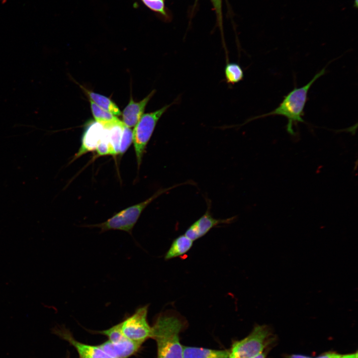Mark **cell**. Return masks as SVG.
<instances>
[{"label": "cell", "mask_w": 358, "mask_h": 358, "mask_svg": "<svg viewBox=\"0 0 358 358\" xmlns=\"http://www.w3.org/2000/svg\"><path fill=\"white\" fill-rule=\"evenodd\" d=\"M95 150L97 155L98 156L110 155V147L108 140L107 130L105 128L103 136L97 145Z\"/></svg>", "instance_id": "ffe728a7"}, {"label": "cell", "mask_w": 358, "mask_h": 358, "mask_svg": "<svg viewBox=\"0 0 358 358\" xmlns=\"http://www.w3.org/2000/svg\"><path fill=\"white\" fill-rule=\"evenodd\" d=\"M90 108L95 121L105 128L116 124L121 120L111 113L101 108L90 99Z\"/></svg>", "instance_id": "2e32d148"}, {"label": "cell", "mask_w": 358, "mask_h": 358, "mask_svg": "<svg viewBox=\"0 0 358 358\" xmlns=\"http://www.w3.org/2000/svg\"><path fill=\"white\" fill-rule=\"evenodd\" d=\"M144 4L151 9L166 15L163 0H142Z\"/></svg>", "instance_id": "44dd1931"}, {"label": "cell", "mask_w": 358, "mask_h": 358, "mask_svg": "<svg viewBox=\"0 0 358 358\" xmlns=\"http://www.w3.org/2000/svg\"><path fill=\"white\" fill-rule=\"evenodd\" d=\"M182 319L174 314H160L152 327L157 345V358H182L179 334L184 328Z\"/></svg>", "instance_id": "6da1fadb"}, {"label": "cell", "mask_w": 358, "mask_h": 358, "mask_svg": "<svg viewBox=\"0 0 358 358\" xmlns=\"http://www.w3.org/2000/svg\"><path fill=\"white\" fill-rule=\"evenodd\" d=\"M141 345L139 343L126 339L117 343L107 341L98 347L113 358H127L135 354Z\"/></svg>", "instance_id": "8fae6325"}, {"label": "cell", "mask_w": 358, "mask_h": 358, "mask_svg": "<svg viewBox=\"0 0 358 358\" xmlns=\"http://www.w3.org/2000/svg\"><path fill=\"white\" fill-rule=\"evenodd\" d=\"M224 72L226 82L229 84H236L243 79V71L241 66L237 63H227Z\"/></svg>", "instance_id": "e0dca14e"}, {"label": "cell", "mask_w": 358, "mask_h": 358, "mask_svg": "<svg viewBox=\"0 0 358 358\" xmlns=\"http://www.w3.org/2000/svg\"><path fill=\"white\" fill-rule=\"evenodd\" d=\"M174 103L166 105L153 112L143 114L135 125L132 131L133 142L138 167L141 163L145 149L159 120Z\"/></svg>", "instance_id": "5b68a950"}, {"label": "cell", "mask_w": 358, "mask_h": 358, "mask_svg": "<svg viewBox=\"0 0 358 358\" xmlns=\"http://www.w3.org/2000/svg\"><path fill=\"white\" fill-rule=\"evenodd\" d=\"M335 358H358V353L356 352V353L353 354L346 355L339 354Z\"/></svg>", "instance_id": "cb8c5ba5"}, {"label": "cell", "mask_w": 358, "mask_h": 358, "mask_svg": "<svg viewBox=\"0 0 358 358\" xmlns=\"http://www.w3.org/2000/svg\"><path fill=\"white\" fill-rule=\"evenodd\" d=\"M325 72L324 68L318 72L305 85L300 88L295 87L284 96L282 101L274 110L254 117L252 119L269 116H283L288 120L286 125L287 132L291 135H294L295 133L293 129V125H296L298 122H305L302 117L304 115V109L307 100L308 91L314 82L325 74Z\"/></svg>", "instance_id": "7a4b0ae2"}, {"label": "cell", "mask_w": 358, "mask_h": 358, "mask_svg": "<svg viewBox=\"0 0 358 358\" xmlns=\"http://www.w3.org/2000/svg\"><path fill=\"white\" fill-rule=\"evenodd\" d=\"M132 141L133 131L130 127L123 124L119 154L120 155L124 154L131 145Z\"/></svg>", "instance_id": "d6986e66"}, {"label": "cell", "mask_w": 358, "mask_h": 358, "mask_svg": "<svg viewBox=\"0 0 358 358\" xmlns=\"http://www.w3.org/2000/svg\"><path fill=\"white\" fill-rule=\"evenodd\" d=\"M266 356L267 353L266 352H262L252 358H266Z\"/></svg>", "instance_id": "484cf974"}, {"label": "cell", "mask_w": 358, "mask_h": 358, "mask_svg": "<svg viewBox=\"0 0 358 358\" xmlns=\"http://www.w3.org/2000/svg\"><path fill=\"white\" fill-rule=\"evenodd\" d=\"M288 358H312L311 357L301 355H291L288 356Z\"/></svg>", "instance_id": "d4e9b609"}, {"label": "cell", "mask_w": 358, "mask_h": 358, "mask_svg": "<svg viewBox=\"0 0 358 358\" xmlns=\"http://www.w3.org/2000/svg\"><path fill=\"white\" fill-rule=\"evenodd\" d=\"M234 218V217L223 219L214 218L208 209L202 216L187 229L184 234L194 241L204 236L215 226L230 223Z\"/></svg>", "instance_id": "52a82bcc"}, {"label": "cell", "mask_w": 358, "mask_h": 358, "mask_svg": "<svg viewBox=\"0 0 358 358\" xmlns=\"http://www.w3.org/2000/svg\"><path fill=\"white\" fill-rule=\"evenodd\" d=\"M152 90L145 98L138 102L134 101L130 97L129 102L124 108L122 113V122L126 126L131 128L134 126L143 115L145 107L155 94Z\"/></svg>", "instance_id": "30bf717a"}, {"label": "cell", "mask_w": 358, "mask_h": 358, "mask_svg": "<svg viewBox=\"0 0 358 358\" xmlns=\"http://www.w3.org/2000/svg\"><path fill=\"white\" fill-rule=\"evenodd\" d=\"M270 333L267 326L257 325L243 339L234 342L229 358H252L263 352L270 342Z\"/></svg>", "instance_id": "277c9868"}, {"label": "cell", "mask_w": 358, "mask_h": 358, "mask_svg": "<svg viewBox=\"0 0 358 358\" xmlns=\"http://www.w3.org/2000/svg\"><path fill=\"white\" fill-rule=\"evenodd\" d=\"M184 183L162 188L144 201L130 206L116 213L104 222L92 226L100 228L101 232L110 230H119L131 233L133 228L145 208L162 194Z\"/></svg>", "instance_id": "3957f363"}, {"label": "cell", "mask_w": 358, "mask_h": 358, "mask_svg": "<svg viewBox=\"0 0 358 358\" xmlns=\"http://www.w3.org/2000/svg\"><path fill=\"white\" fill-rule=\"evenodd\" d=\"M148 305L139 307L130 316L120 323L124 336L131 341L142 344L152 337V328L147 321Z\"/></svg>", "instance_id": "8992f818"}, {"label": "cell", "mask_w": 358, "mask_h": 358, "mask_svg": "<svg viewBox=\"0 0 358 358\" xmlns=\"http://www.w3.org/2000/svg\"><path fill=\"white\" fill-rule=\"evenodd\" d=\"M193 242L184 234L179 236L173 241L165 255V260H171L185 254L191 248Z\"/></svg>", "instance_id": "4fadbf2b"}, {"label": "cell", "mask_w": 358, "mask_h": 358, "mask_svg": "<svg viewBox=\"0 0 358 358\" xmlns=\"http://www.w3.org/2000/svg\"><path fill=\"white\" fill-rule=\"evenodd\" d=\"M339 354L333 352L327 353L318 357L316 358H335L337 357Z\"/></svg>", "instance_id": "603a6c76"}, {"label": "cell", "mask_w": 358, "mask_h": 358, "mask_svg": "<svg viewBox=\"0 0 358 358\" xmlns=\"http://www.w3.org/2000/svg\"><path fill=\"white\" fill-rule=\"evenodd\" d=\"M104 132L105 127L102 124L95 121L89 123L83 135L81 146L73 160L88 152L95 150L103 136Z\"/></svg>", "instance_id": "ba28073f"}, {"label": "cell", "mask_w": 358, "mask_h": 358, "mask_svg": "<svg viewBox=\"0 0 358 358\" xmlns=\"http://www.w3.org/2000/svg\"><path fill=\"white\" fill-rule=\"evenodd\" d=\"M55 333L69 342L78 351L81 358H113L98 346H93L81 343L75 340L66 329L54 330Z\"/></svg>", "instance_id": "9c48e42d"}, {"label": "cell", "mask_w": 358, "mask_h": 358, "mask_svg": "<svg viewBox=\"0 0 358 358\" xmlns=\"http://www.w3.org/2000/svg\"><path fill=\"white\" fill-rule=\"evenodd\" d=\"M98 333L104 335L109 338L110 342L117 343L127 339L123 334L120 328V323L105 330L98 332Z\"/></svg>", "instance_id": "ac0fdd59"}, {"label": "cell", "mask_w": 358, "mask_h": 358, "mask_svg": "<svg viewBox=\"0 0 358 358\" xmlns=\"http://www.w3.org/2000/svg\"><path fill=\"white\" fill-rule=\"evenodd\" d=\"M217 15V20L220 28L222 25V0H211Z\"/></svg>", "instance_id": "7402d4cb"}, {"label": "cell", "mask_w": 358, "mask_h": 358, "mask_svg": "<svg viewBox=\"0 0 358 358\" xmlns=\"http://www.w3.org/2000/svg\"><path fill=\"white\" fill-rule=\"evenodd\" d=\"M229 351L183 346L182 358H229Z\"/></svg>", "instance_id": "7c38bea8"}, {"label": "cell", "mask_w": 358, "mask_h": 358, "mask_svg": "<svg viewBox=\"0 0 358 358\" xmlns=\"http://www.w3.org/2000/svg\"><path fill=\"white\" fill-rule=\"evenodd\" d=\"M87 93L90 99L101 108L111 113L115 116H119L121 112L117 105L109 98L101 94L89 90L81 87Z\"/></svg>", "instance_id": "5bb4252c"}, {"label": "cell", "mask_w": 358, "mask_h": 358, "mask_svg": "<svg viewBox=\"0 0 358 358\" xmlns=\"http://www.w3.org/2000/svg\"><path fill=\"white\" fill-rule=\"evenodd\" d=\"M124 123L122 121L105 128L107 130L110 147V155L115 156L119 153V147Z\"/></svg>", "instance_id": "9a60e30c"}]
</instances>
